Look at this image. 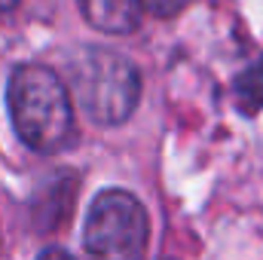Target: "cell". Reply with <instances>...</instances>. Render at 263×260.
Masks as SVG:
<instances>
[{
  "mask_svg": "<svg viewBox=\"0 0 263 260\" xmlns=\"http://www.w3.org/2000/svg\"><path fill=\"white\" fill-rule=\"evenodd\" d=\"M83 18L101 34H129L141 25V0H77Z\"/></svg>",
  "mask_w": 263,
  "mask_h": 260,
  "instance_id": "4",
  "label": "cell"
},
{
  "mask_svg": "<svg viewBox=\"0 0 263 260\" xmlns=\"http://www.w3.org/2000/svg\"><path fill=\"white\" fill-rule=\"evenodd\" d=\"M70 92L83 114L98 126L126 123L141 98L138 67L107 46H83L70 65Z\"/></svg>",
  "mask_w": 263,
  "mask_h": 260,
  "instance_id": "2",
  "label": "cell"
},
{
  "mask_svg": "<svg viewBox=\"0 0 263 260\" xmlns=\"http://www.w3.org/2000/svg\"><path fill=\"white\" fill-rule=\"evenodd\" d=\"M187 3H190V0H141V6H144L147 12L159 15V18H168V15H175V12H181Z\"/></svg>",
  "mask_w": 263,
  "mask_h": 260,
  "instance_id": "5",
  "label": "cell"
},
{
  "mask_svg": "<svg viewBox=\"0 0 263 260\" xmlns=\"http://www.w3.org/2000/svg\"><path fill=\"white\" fill-rule=\"evenodd\" d=\"M150 217L129 190H104L92 199L83 227V245L95 257L132 260L147 251Z\"/></svg>",
  "mask_w": 263,
  "mask_h": 260,
  "instance_id": "3",
  "label": "cell"
},
{
  "mask_svg": "<svg viewBox=\"0 0 263 260\" xmlns=\"http://www.w3.org/2000/svg\"><path fill=\"white\" fill-rule=\"evenodd\" d=\"M9 117L15 135L37 153H59L73 138V101L55 70L18 65L9 77Z\"/></svg>",
  "mask_w": 263,
  "mask_h": 260,
  "instance_id": "1",
  "label": "cell"
}]
</instances>
